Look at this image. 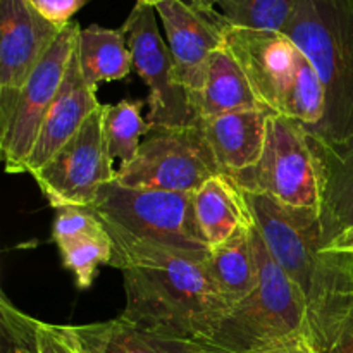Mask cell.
Listing matches in <instances>:
<instances>
[{
	"label": "cell",
	"instance_id": "obj_1",
	"mask_svg": "<svg viewBox=\"0 0 353 353\" xmlns=\"http://www.w3.org/2000/svg\"><path fill=\"white\" fill-rule=\"evenodd\" d=\"M103 224L114 240L112 268L123 272L121 317L152 333L209 343L231 310L209 274V252L164 247Z\"/></svg>",
	"mask_w": 353,
	"mask_h": 353
},
{
	"label": "cell",
	"instance_id": "obj_2",
	"mask_svg": "<svg viewBox=\"0 0 353 353\" xmlns=\"http://www.w3.org/2000/svg\"><path fill=\"white\" fill-rule=\"evenodd\" d=\"M245 195L269 254L299 288L310 338L324 353L353 305V255L323 247L319 214L290 209L259 193Z\"/></svg>",
	"mask_w": 353,
	"mask_h": 353
},
{
	"label": "cell",
	"instance_id": "obj_3",
	"mask_svg": "<svg viewBox=\"0 0 353 353\" xmlns=\"http://www.w3.org/2000/svg\"><path fill=\"white\" fill-rule=\"evenodd\" d=\"M283 33L316 69L324 88V119L309 131L334 143L353 133V0H296Z\"/></svg>",
	"mask_w": 353,
	"mask_h": 353
},
{
	"label": "cell",
	"instance_id": "obj_4",
	"mask_svg": "<svg viewBox=\"0 0 353 353\" xmlns=\"http://www.w3.org/2000/svg\"><path fill=\"white\" fill-rule=\"evenodd\" d=\"M224 45L247 76L259 103L316 130L324 119V88L316 69L295 41L281 31H261L228 24Z\"/></svg>",
	"mask_w": 353,
	"mask_h": 353
},
{
	"label": "cell",
	"instance_id": "obj_5",
	"mask_svg": "<svg viewBox=\"0 0 353 353\" xmlns=\"http://www.w3.org/2000/svg\"><path fill=\"white\" fill-rule=\"evenodd\" d=\"M254 248L259 286L248 299L228 312L209 340V345L228 353H247L293 334H310L305 302L299 288L269 254L257 226L254 230Z\"/></svg>",
	"mask_w": 353,
	"mask_h": 353
},
{
	"label": "cell",
	"instance_id": "obj_6",
	"mask_svg": "<svg viewBox=\"0 0 353 353\" xmlns=\"http://www.w3.org/2000/svg\"><path fill=\"white\" fill-rule=\"evenodd\" d=\"M233 179L247 193L265 195L290 209L321 212L323 178L314 141L307 128L290 117L269 116L261 159Z\"/></svg>",
	"mask_w": 353,
	"mask_h": 353
},
{
	"label": "cell",
	"instance_id": "obj_7",
	"mask_svg": "<svg viewBox=\"0 0 353 353\" xmlns=\"http://www.w3.org/2000/svg\"><path fill=\"white\" fill-rule=\"evenodd\" d=\"M90 209L103 223L141 240L195 254L209 252L196 221L195 193L130 188L114 179L100 188Z\"/></svg>",
	"mask_w": 353,
	"mask_h": 353
},
{
	"label": "cell",
	"instance_id": "obj_8",
	"mask_svg": "<svg viewBox=\"0 0 353 353\" xmlns=\"http://www.w3.org/2000/svg\"><path fill=\"white\" fill-rule=\"evenodd\" d=\"M217 174H224L199 121L188 126L152 128L137 159L117 169L116 181L130 188L195 193Z\"/></svg>",
	"mask_w": 353,
	"mask_h": 353
},
{
	"label": "cell",
	"instance_id": "obj_9",
	"mask_svg": "<svg viewBox=\"0 0 353 353\" xmlns=\"http://www.w3.org/2000/svg\"><path fill=\"white\" fill-rule=\"evenodd\" d=\"M79 30L81 28L74 21L62 28L21 88L6 123L0 124V150L6 171L10 174L28 172V161L41 124L61 90L69 62L74 55Z\"/></svg>",
	"mask_w": 353,
	"mask_h": 353
},
{
	"label": "cell",
	"instance_id": "obj_10",
	"mask_svg": "<svg viewBox=\"0 0 353 353\" xmlns=\"http://www.w3.org/2000/svg\"><path fill=\"white\" fill-rule=\"evenodd\" d=\"M155 7L134 3L123 24L133 69L148 88V116L152 128L188 126L196 121L190 93L178 79L169 45L159 31Z\"/></svg>",
	"mask_w": 353,
	"mask_h": 353
},
{
	"label": "cell",
	"instance_id": "obj_11",
	"mask_svg": "<svg viewBox=\"0 0 353 353\" xmlns=\"http://www.w3.org/2000/svg\"><path fill=\"white\" fill-rule=\"evenodd\" d=\"M102 114L103 105L40 171L31 174L54 209H90L100 188L116 179L117 169L107 148Z\"/></svg>",
	"mask_w": 353,
	"mask_h": 353
},
{
	"label": "cell",
	"instance_id": "obj_12",
	"mask_svg": "<svg viewBox=\"0 0 353 353\" xmlns=\"http://www.w3.org/2000/svg\"><path fill=\"white\" fill-rule=\"evenodd\" d=\"M61 31L28 0H0V124Z\"/></svg>",
	"mask_w": 353,
	"mask_h": 353
},
{
	"label": "cell",
	"instance_id": "obj_13",
	"mask_svg": "<svg viewBox=\"0 0 353 353\" xmlns=\"http://www.w3.org/2000/svg\"><path fill=\"white\" fill-rule=\"evenodd\" d=\"M164 24L176 74L190 97L205 79L207 64L224 47L228 21L219 10H200L185 0H162L155 6Z\"/></svg>",
	"mask_w": 353,
	"mask_h": 353
},
{
	"label": "cell",
	"instance_id": "obj_14",
	"mask_svg": "<svg viewBox=\"0 0 353 353\" xmlns=\"http://www.w3.org/2000/svg\"><path fill=\"white\" fill-rule=\"evenodd\" d=\"M100 107L102 103L97 99V88L90 86L83 76L74 50L61 90L38 133L37 143L28 161V172L34 174L40 171Z\"/></svg>",
	"mask_w": 353,
	"mask_h": 353
},
{
	"label": "cell",
	"instance_id": "obj_15",
	"mask_svg": "<svg viewBox=\"0 0 353 353\" xmlns=\"http://www.w3.org/2000/svg\"><path fill=\"white\" fill-rule=\"evenodd\" d=\"M269 116L264 109H247L196 119L224 174L233 178L257 164L268 138Z\"/></svg>",
	"mask_w": 353,
	"mask_h": 353
},
{
	"label": "cell",
	"instance_id": "obj_16",
	"mask_svg": "<svg viewBox=\"0 0 353 353\" xmlns=\"http://www.w3.org/2000/svg\"><path fill=\"white\" fill-rule=\"evenodd\" d=\"M309 131V130H307ZM323 178L319 230L326 248L353 224V133L341 141L326 143L310 134Z\"/></svg>",
	"mask_w": 353,
	"mask_h": 353
},
{
	"label": "cell",
	"instance_id": "obj_17",
	"mask_svg": "<svg viewBox=\"0 0 353 353\" xmlns=\"http://www.w3.org/2000/svg\"><path fill=\"white\" fill-rule=\"evenodd\" d=\"M72 327L85 353H228L203 341L152 333L121 316Z\"/></svg>",
	"mask_w": 353,
	"mask_h": 353
},
{
	"label": "cell",
	"instance_id": "obj_18",
	"mask_svg": "<svg viewBox=\"0 0 353 353\" xmlns=\"http://www.w3.org/2000/svg\"><path fill=\"white\" fill-rule=\"evenodd\" d=\"M195 212L209 250L255 226L247 195L228 174H217L195 192Z\"/></svg>",
	"mask_w": 353,
	"mask_h": 353
},
{
	"label": "cell",
	"instance_id": "obj_19",
	"mask_svg": "<svg viewBox=\"0 0 353 353\" xmlns=\"http://www.w3.org/2000/svg\"><path fill=\"white\" fill-rule=\"evenodd\" d=\"M190 100L196 119L234 110L262 109L247 76L226 45L210 57L202 88Z\"/></svg>",
	"mask_w": 353,
	"mask_h": 353
},
{
	"label": "cell",
	"instance_id": "obj_20",
	"mask_svg": "<svg viewBox=\"0 0 353 353\" xmlns=\"http://www.w3.org/2000/svg\"><path fill=\"white\" fill-rule=\"evenodd\" d=\"M254 230L255 226L240 231L207 254L205 264L210 278L230 309L248 299L259 286Z\"/></svg>",
	"mask_w": 353,
	"mask_h": 353
},
{
	"label": "cell",
	"instance_id": "obj_21",
	"mask_svg": "<svg viewBox=\"0 0 353 353\" xmlns=\"http://www.w3.org/2000/svg\"><path fill=\"white\" fill-rule=\"evenodd\" d=\"M76 54L83 76L93 88H99L100 83L128 78L133 69V57L123 30L97 24L79 30Z\"/></svg>",
	"mask_w": 353,
	"mask_h": 353
},
{
	"label": "cell",
	"instance_id": "obj_22",
	"mask_svg": "<svg viewBox=\"0 0 353 353\" xmlns=\"http://www.w3.org/2000/svg\"><path fill=\"white\" fill-rule=\"evenodd\" d=\"M62 264L72 272L78 288H90L100 265H112L114 240L103 221L55 240Z\"/></svg>",
	"mask_w": 353,
	"mask_h": 353
},
{
	"label": "cell",
	"instance_id": "obj_23",
	"mask_svg": "<svg viewBox=\"0 0 353 353\" xmlns=\"http://www.w3.org/2000/svg\"><path fill=\"white\" fill-rule=\"evenodd\" d=\"M143 105V100H121L103 105V134L112 161H119V169L128 168L137 159L143 137L152 131L141 114Z\"/></svg>",
	"mask_w": 353,
	"mask_h": 353
},
{
	"label": "cell",
	"instance_id": "obj_24",
	"mask_svg": "<svg viewBox=\"0 0 353 353\" xmlns=\"http://www.w3.org/2000/svg\"><path fill=\"white\" fill-rule=\"evenodd\" d=\"M295 3L296 0H219L216 9L231 26L283 33Z\"/></svg>",
	"mask_w": 353,
	"mask_h": 353
},
{
	"label": "cell",
	"instance_id": "obj_25",
	"mask_svg": "<svg viewBox=\"0 0 353 353\" xmlns=\"http://www.w3.org/2000/svg\"><path fill=\"white\" fill-rule=\"evenodd\" d=\"M0 323L6 324L19 343V353H38L37 324L38 319L26 316L9 302L6 295L0 296Z\"/></svg>",
	"mask_w": 353,
	"mask_h": 353
},
{
	"label": "cell",
	"instance_id": "obj_26",
	"mask_svg": "<svg viewBox=\"0 0 353 353\" xmlns=\"http://www.w3.org/2000/svg\"><path fill=\"white\" fill-rule=\"evenodd\" d=\"M38 353H85L72 326H59L38 321Z\"/></svg>",
	"mask_w": 353,
	"mask_h": 353
},
{
	"label": "cell",
	"instance_id": "obj_27",
	"mask_svg": "<svg viewBox=\"0 0 353 353\" xmlns=\"http://www.w3.org/2000/svg\"><path fill=\"white\" fill-rule=\"evenodd\" d=\"M30 6L59 28L72 23V16L86 3V0H28Z\"/></svg>",
	"mask_w": 353,
	"mask_h": 353
},
{
	"label": "cell",
	"instance_id": "obj_28",
	"mask_svg": "<svg viewBox=\"0 0 353 353\" xmlns=\"http://www.w3.org/2000/svg\"><path fill=\"white\" fill-rule=\"evenodd\" d=\"M247 353H319V350L314 345L310 334L300 333L271 341V343L261 345V347L254 348V350Z\"/></svg>",
	"mask_w": 353,
	"mask_h": 353
},
{
	"label": "cell",
	"instance_id": "obj_29",
	"mask_svg": "<svg viewBox=\"0 0 353 353\" xmlns=\"http://www.w3.org/2000/svg\"><path fill=\"white\" fill-rule=\"evenodd\" d=\"M324 353H353V305L338 326Z\"/></svg>",
	"mask_w": 353,
	"mask_h": 353
},
{
	"label": "cell",
	"instance_id": "obj_30",
	"mask_svg": "<svg viewBox=\"0 0 353 353\" xmlns=\"http://www.w3.org/2000/svg\"><path fill=\"white\" fill-rule=\"evenodd\" d=\"M326 250L341 252V254H350L353 255V224L341 231L333 241L326 247Z\"/></svg>",
	"mask_w": 353,
	"mask_h": 353
},
{
	"label": "cell",
	"instance_id": "obj_31",
	"mask_svg": "<svg viewBox=\"0 0 353 353\" xmlns=\"http://www.w3.org/2000/svg\"><path fill=\"white\" fill-rule=\"evenodd\" d=\"M0 353H19V343L12 331L0 323Z\"/></svg>",
	"mask_w": 353,
	"mask_h": 353
},
{
	"label": "cell",
	"instance_id": "obj_32",
	"mask_svg": "<svg viewBox=\"0 0 353 353\" xmlns=\"http://www.w3.org/2000/svg\"><path fill=\"white\" fill-rule=\"evenodd\" d=\"M185 2L200 10H214L217 3H219V0H185Z\"/></svg>",
	"mask_w": 353,
	"mask_h": 353
},
{
	"label": "cell",
	"instance_id": "obj_33",
	"mask_svg": "<svg viewBox=\"0 0 353 353\" xmlns=\"http://www.w3.org/2000/svg\"><path fill=\"white\" fill-rule=\"evenodd\" d=\"M137 2H143V3H147V6L155 7V6H157V3H161L162 0H137Z\"/></svg>",
	"mask_w": 353,
	"mask_h": 353
}]
</instances>
